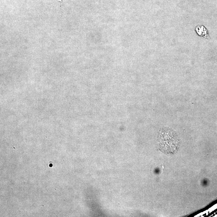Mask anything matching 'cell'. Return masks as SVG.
<instances>
[{
    "label": "cell",
    "mask_w": 217,
    "mask_h": 217,
    "mask_svg": "<svg viewBox=\"0 0 217 217\" xmlns=\"http://www.w3.org/2000/svg\"><path fill=\"white\" fill-rule=\"evenodd\" d=\"M196 30L199 35L208 38H209L208 32L204 26H198L196 28Z\"/></svg>",
    "instance_id": "cell-1"
}]
</instances>
